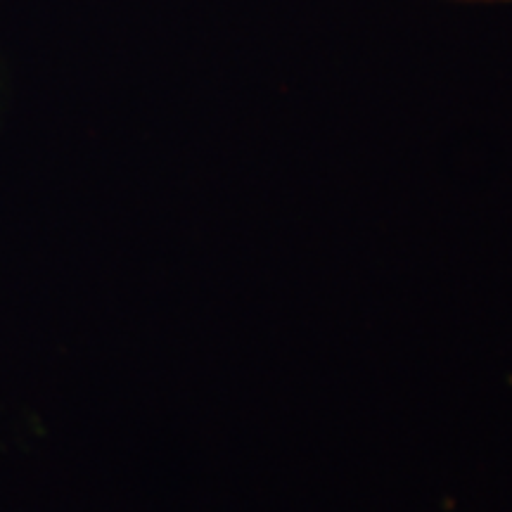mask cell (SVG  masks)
I'll return each mask as SVG.
<instances>
[{
  "instance_id": "obj_1",
  "label": "cell",
  "mask_w": 512,
  "mask_h": 512,
  "mask_svg": "<svg viewBox=\"0 0 512 512\" xmlns=\"http://www.w3.org/2000/svg\"><path fill=\"white\" fill-rule=\"evenodd\" d=\"M460 3H512V0H460Z\"/></svg>"
}]
</instances>
